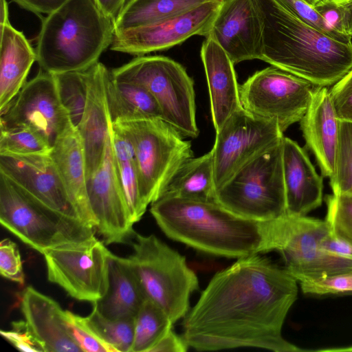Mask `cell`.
Here are the masks:
<instances>
[{"label": "cell", "instance_id": "obj_44", "mask_svg": "<svg viewBox=\"0 0 352 352\" xmlns=\"http://www.w3.org/2000/svg\"><path fill=\"white\" fill-rule=\"evenodd\" d=\"M322 247L331 254L352 261V245L331 232L323 239Z\"/></svg>", "mask_w": 352, "mask_h": 352}, {"label": "cell", "instance_id": "obj_17", "mask_svg": "<svg viewBox=\"0 0 352 352\" xmlns=\"http://www.w3.org/2000/svg\"><path fill=\"white\" fill-rule=\"evenodd\" d=\"M0 173L50 209L82 221L50 154H0Z\"/></svg>", "mask_w": 352, "mask_h": 352}, {"label": "cell", "instance_id": "obj_36", "mask_svg": "<svg viewBox=\"0 0 352 352\" xmlns=\"http://www.w3.org/2000/svg\"><path fill=\"white\" fill-rule=\"evenodd\" d=\"M325 221L331 232L352 245V195H327Z\"/></svg>", "mask_w": 352, "mask_h": 352}, {"label": "cell", "instance_id": "obj_2", "mask_svg": "<svg viewBox=\"0 0 352 352\" xmlns=\"http://www.w3.org/2000/svg\"><path fill=\"white\" fill-rule=\"evenodd\" d=\"M151 204V214L168 238L199 251L238 259L276 250L277 219L251 220L214 201L166 195Z\"/></svg>", "mask_w": 352, "mask_h": 352}, {"label": "cell", "instance_id": "obj_32", "mask_svg": "<svg viewBox=\"0 0 352 352\" xmlns=\"http://www.w3.org/2000/svg\"><path fill=\"white\" fill-rule=\"evenodd\" d=\"M89 69L53 74L60 102L76 129L87 103Z\"/></svg>", "mask_w": 352, "mask_h": 352}, {"label": "cell", "instance_id": "obj_40", "mask_svg": "<svg viewBox=\"0 0 352 352\" xmlns=\"http://www.w3.org/2000/svg\"><path fill=\"white\" fill-rule=\"evenodd\" d=\"M0 273L6 278L24 285L21 254L16 243L9 239L2 240L0 243Z\"/></svg>", "mask_w": 352, "mask_h": 352}, {"label": "cell", "instance_id": "obj_13", "mask_svg": "<svg viewBox=\"0 0 352 352\" xmlns=\"http://www.w3.org/2000/svg\"><path fill=\"white\" fill-rule=\"evenodd\" d=\"M283 138L276 121L255 116L243 107L235 111L216 131L211 149L216 190L243 165Z\"/></svg>", "mask_w": 352, "mask_h": 352}, {"label": "cell", "instance_id": "obj_14", "mask_svg": "<svg viewBox=\"0 0 352 352\" xmlns=\"http://www.w3.org/2000/svg\"><path fill=\"white\" fill-rule=\"evenodd\" d=\"M14 126L38 131L52 146L73 126L59 98L53 74L40 69L0 114V127Z\"/></svg>", "mask_w": 352, "mask_h": 352}, {"label": "cell", "instance_id": "obj_39", "mask_svg": "<svg viewBox=\"0 0 352 352\" xmlns=\"http://www.w3.org/2000/svg\"><path fill=\"white\" fill-rule=\"evenodd\" d=\"M298 19L314 29L340 42L352 44L351 38L334 31L316 11L314 6L305 0H276Z\"/></svg>", "mask_w": 352, "mask_h": 352}, {"label": "cell", "instance_id": "obj_20", "mask_svg": "<svg viewBox=\"0 0 352 352\" xmlns=\"http://www.w3.org/2000/svg\"><path fill=\"white\" fill-rule=\"evenodd\" d=\"M283 173L287 214L305 216L321 206L322 176L318 174L305 150L286 137L283 140Z\"/></svg>", "mask_w": 352, "mask_h": 352}, {"label": "cell", "instance_id": "obj_10", "mask_svg": "<svg viewBox=\"0 0 352 352\" xmlns=\"http://www.w3.org/2000/svg\"><path fill=\"white\" fill-rule=\"evenodd\" d=\"M42 254L49 281L72 298L93 303L106 294L111 252L94 235L47 249Z\"/></svg>", "mask_w": 352, "mask_h": 352}, {"label": "cell", "instance_id": "obj_34", "mask_svg": "<svg viewBox=\"0 0 352 352\" xmlns=\"http://www.w3.org/2000/svg\"><path fill=\"white\" fill-rule=\"evenodd\" d=\"M0 154H50L52 150L50 142L30 127H0Z\"/></svg>", "mask_w": 352, "mask_h": 352}, {"label": "cell", "instance_id": "obj_48", "mask_svg": "<svg viewBox=\"0 0 352 352\" xmlns=\"http://www.w3.org/2000/svg\"><path fill=\"white\" fill-rule=\"evenodd\" d=\"M0 5V25H3L9 22L8 4L6 0H1Z\"/></svg>", "mask_w": 352, "mask_h": 352}, {"label": "cell", "instance_id": "obj_37", "mask_svg": "<svg viewBox=\"0 0 352 352\" xmlns=\"http://www.w3.org/2000/svg\"><path fill=\"white\" fill-rule=\"evenodd\" d=\"M305 294L314 296L352 294V270L298 283Z\"/></svg>", "mask_w": 352, "mask_h": 352}, {"label": "cell", "instance_id": "obj_24", "mask_svg": "<svg viewBox=\"0 0 352 352\" xmlns=\"http://www.w3.org/2000/svg\"><path fill=\"white\" fill-rule=\"evenodd\" d=\"M50 155L80 219L85 224L96 230L97 223L87 192L84 148L80 136L74 126L56 140Z\"/></svg>", "mask_w": 352, "mask_h": 352}, {"label": "cell", "instance_id": "obj_29", "mask_svg": "<svg viewBox=\"0 0 352 352\" xmlns=\"http://www.w3.org/2000/svg\"><path fill=\"white\" fill-rule=\"evenodd\" d=\"M113 158L125 201L133 223L140 220L148 205L140 188L134 149L125 133L111 123Z\"/></svg>", "mask_w": 352, "mask_h": 352}, {"label": "cell", "instance_id": "obj_19", "mask_svg": "<svg viewBox=\"0 0 352 352\" xmlns=\"http://www.w3.org/2000/svg\"><path fill=\"white\" fill-rule=\"evenodd\" d=\"M109 73V70L99 61L90 67L87 103L76 129L84 148L87 179L102 162L111 126L106 94Z\"/></svg>", "mask_w": 352, "mask_h": 352}, {"label": "cell", "instance_id": "obj_26", "mask_svg": "<svg viewBox=\"0 0 352 352\" xmlns=\"http://www.w3.org/2000/svg\"><path fill=\"white\" fill-rule=\"evenodd\" d=\"M146 299L129 258L111 253L108 290L93 306L110 319H133Z\"/></svg>", "mask_w": 352, "mask_h": 352}, {"label": "cell", "instance_id": "obj_49", "mask_svg": "<svg viewBox=\"0 0 352 352\" xmlns=\"http://www.w3.org/2000/svg\"><path fill=\"white\" fill-rule=\"evenodd\" d=\"M342 1L346 9L349 30L351 35L352 36V0Z\"/></svg>", "mask_w": 352, "mask_h": 352}, {"label": "cell", "instance_id": "obj_46", "mask_svg": "<svg viewBox=\"0 0 352 352\" xmlns=\"http://www.w3.org/2000/svg\"><path fill=\"white\" fill-rule=\"evenodd\" d=\"M21 8L36 14H50L68 0H12Z\"/></svg>", "mask_w": 352, "mask_h": 352}, {"label": "cell", "instance_id": "obj_3", "mask_svg": "<svg viewBox=\"0 0 352 352\" xmlns=\"http://www.w3.org/2000/svg\"><path fill=\"white\" fill-rule=\"evenodd\" d=\"M263 28L261 60L317 87L333 85L352 69V44L298 19L276 0H254Z\"/></svg>", "mask_w": 352, "mask_h": 352}, {"label": "cell", "instance_id": "obj_45", "mask_svg": "<svg viewBox=\"0 0 352 352\" xmlns=\"http://www.w3.org/2000/svg\"><path fill=\"white\" fill-rule=\"evenodd\" d=\"M188 347L182 336L177 335L171 329L151 349V352H186Z\"/></svg>", "mask_w": 352, "mask_h": 352}, {"label": "cell", "instance_id": "obj_9", "mask_svg": "<svg viewBox=\"0 0 352 352\" xmlns=\"http://www.w3.org/2000/svg\"><path fill=\"white\" fill-rule=\"evenodd\" d=\"M132 143L140 188L147 205L156 200L178 168L193 157L191 143L160 118L118 121Z\"/></svg>", "mask_w": 352, "mask_h": 352}, {"label": "cell", "instance_id": "obj_35", "mask_svg": "<svg viewBox=\"0 0 352 352\" xmlns=\"http://www.w3.org/2000/svg\"><path fill=\"white\" fill-rule=\"evenodd\" d=\"M329 179L333 194L352 195V122L340 120L334 170Z\"/></svg>", "mask_w": 352, "mask_h": 352}, {"label": "cell", "instance_id": "obj_1", "mask_svg": "<svg viewBox=\"0 0 352 352\" xmlns=\"http://www.w3.org/2000/svg\"><path fill=\"white\" fill-rule=\"evenodd\" d=\"M298 283L285 267L260 254L239 258L211 278L184 317L182 336L199 351L240 347L303 351L282 333L298 298Z\"/></svg>", "mask_w": 352, "mask_h": 352}, {"label": "cell", "instance_id": "obj_41", "mask_svg": "<svg viewBox=\"0 0 352 352\" xmlns=\"http://www.w3.org/2000/svg\"><path fill=\"white\" fill-rule=\"evenodd\" d=\"M314 8L334 31L352 38L346 9L342 0H320Z\"/></svg>", "mask_w": 352, "mask_h": 352}, {"label": "cell", "instance_id": "obj_50", "mask_svg": "<svg viewBox=\"0 0 352 352\" xmlns=\"http://www.w3.org/2000/svg\"><path fill=\"white\" fill-rule=\"evenodd\" d=\"M306 2H307L311 6L316 5L318 2H319L320 0H305Z\"/></svg>", "mask_w": 352, "mask_h": 352}, {"label": "cell", "instance_id": "obj_22", "mask_svg": "<svg viewBox=\"0 0 352 352\" xmlns=\"http://www.w3.org/2000/svg\"><path fill=\"white\" fill-rule=\"evenodd\" d=\"M208 82L210 109L215 131L237 110L242 108L239 85L234 65L224 50L210 36L201 49Z\"/></svg>", "mask_w": 352, "mask_h": 352}, {"label": "cell", "instance_id": "obj_18", "mask_svg": "<svg viewBox=\"0 0 352 352\" xmlns=\"http://www.w3.org/2000/svg\"><path fill=\"white\" fill-rule=\"evenodd\" d=\"M207 36L224 50L234 65L261 60L263 28L254 0H223Z\"/></svg>", "mask_w": 352, "mask_h": 352}, {"label": "cell", "instance_id": "obj_4", "mask_svg": "<svg viewBox=\"0 0 352 352\" xmlns=\"http://www.w3.org/2000/svg\"><path fill=\"white\" fill-rule=\"evenodd\" d=\"M114 36L113 22L94 0H68L43 18L36 62L52 74L87 69L98 62Z\"/></svg>", "mask_w": 352, "mask_h": 352}, {"label": "cell", "instance_id": "obj_5", "mask_svg": "<svg viewBox=\"0 0 352 352\" xmlns=\"http://www.w3.org/2000/svg\"><path fill=\"white\" fill-rule=\"evenodd\" d=\"M129 258L146 299L161 307L174 324L189 311L198 278L184 256L153 234H135Z\"/></svg>", "mask_w": 352, "mask_h": 352}, {"label": "cell", "instance_id": "obj_7", "mask_svg": "<svg viewBox=\"0 0 352 352\" xmlns=\"http://www.w3.org/2000/svg\"><path fill=\"white\" fill-rule=\"evenodd\" d=\"M116 79L146 88L157 101L162 120L184 138H197L194 82L182 65L162 56H139L110 71Z\"/></svg>", "mask_w": 352, "mask_h": 352}, {"label": "cell", "instance_id": "obj_16", "mask_svg": "<svg viewBox=\"0 0 352 352\" xmlns=\"http://www.w3.org/2000/svg\"><path fill=\"white\" fill-rule=\"evenodd\" d=\"M87 187L90 206L97 223L96 230L104 243H121L129 240L134 234V223L114 162L111 129L102 162L87 179Z\"/></svg>", "mask_w": 352, "mask_h": 352}, {"label": "cell", "instance_id": "obj_38", "mask_svg": "<svg viewBox=\"0 0 352 352\" xmlns=\"http://www.w3.org/2000/svg\"><path fill=\"white\" fill-rule=\"evenodd\" d=\"M67 328L82 351L116 352L114 348L101 339L87 324L85 318L65 310Z\"/></svg>", "mask_w": 352, "mask_h": 352}, {"label": "cell", "instance_id": "obj_11", "mask_svg": "<svg viewBox=\"0 0 352 352\" xmlns=\"http://www.w3.org/2000/svg\"><path fill=\"white\" fill-rule=\"evenodd\" d=\"M317 86L272 65L239 85L242 107L252 115L277 122L282 132L300 122Z\"/></svg>", "mask_w": 352, "mask_h": 352}, {"label": "cell", "instance_id": "obj_15", "mask_svg": "<svg viewBox=\"0 0 352 352\" xmlns=\"http://www.w3.org/2000/svg\"><path fill=\"white\" fill-rule=\"evenodd\" d=\"M223 0H211L179 15L115 34L110 50L131 55L165 50L190 37H206Z\"/></svg>", "mask_w": 352, "mask_h": 352}, {"label": "cell", "instance_id": "obj_47", "mask_svg": "<svg viewBox=\"0 0 352 352\" xmlns=\"http://www.w3.org/2000/svg\"><path fill=\"white\" fill-rule=\"evenodd\" d=\"M129 0H94L100 10L111 21H115Z\"/></svg>", "mask_w": 352, "mask_h": 352}, {"label": "cell", "instance_id": "obj_28", "mask_svg": "<svg viewBox=\"0 0 352 352\" xmlns=\"http://www.w3.org/2000/svg\"><path fill=\"white\" fill-rule=\"evenodd\" d=\"M216 195L213 159L210 150L201 156L192 157L184 162L160 196L216 201Z\"/></svg>", "mask_w": 352, "mask_h": 352}, {"label": "cell", "instance_id": "obj_30", "mask_svg": "<svg viewBox=\"0 0 352 352\" xmlns=\"http://www.w3.org/2000/svg\"><path fill=\"white\" fill-rule=\"evenodd\" d=\"M211 0H129L113 22L115 34L179 15Z\"/></svg>", "mask_w": 352, "mask_h": 352}, {"label": "cell", "instance_id": "obj_25", "mask_svg": "<svg viewBox=\"0 0 352 352\" xmlns=\"http://www.w3.org/2000/svg\"><path fill=\"white\" fill-rule=\"evenodd\" d=\"M0 114L25 84L36 54L23 33L8 22L0 25Z\"/></svg>", "mask_w": 352, "mask_h": 352}, {"label": "cell", "instance_id": "obj_43", "mask_svg": "<svg viewBox=\"0 0 352 352\" xmlns=\"http://www.w3.org/2000/svg\"><path fill=\"white\" fill-rule=\"evenodd\" d=\"M0 333L17 350L24 352H45V350L30 329L26 321H14L12 329L1 330Z\"/></svg>", "mask_w": 352, "mask_h": 352}, {"label": "cell", "instance_id": "obj_31", "mask_svg": "<svg viewBox=\"0 0 352 352\" xmlns=\"http://www.w3.org/2000/svg\"><path fill=\"white\" fill-rule=\"evenodd\" d=\"M173 324L161 307L146 299L135 317L134 338L131 352H151L172 329Z\"/></svg>", "mask_w": 352, "mask_h": 352}, {"label": "cell", "instance_id": "obj_8", "mask_svg": "<svg viewBox=\"0 0 352 352\" xmlns=\"http://www.w3.org/2000/svg\"><path fill=\"white\" fill-rule=\"evenodd\" d=\"M0 222L41 254L63 243L90 238L96 231L43 205L1 173Z\"/></svg>", "mask_w": 352, "mask_h": 352}, {"label": "cell", "instance_id": "obj_6", "mask_svg": "<svg viewBox=\"0 0 352 352\" xmlns=\"http://www.w3.org/2000/svg\"><path fill=\"white\" fill-rule=\"evenodd\" d=\"M216 201L254 221H269L285 215L283 140L239 169L217 191Z\"/></svg>", "mask_w": 352, "mask_h": 352}, {"label": "cell", "instance_id": "obj_12", "mask_svg": "<svg viewBox=\"0 0 352 352\" xmlns=\"http://www.w3.org/2000/svg\"><path fill=\"white\" fill-rule=\"evenodd\" d=\"M276 250L285 270L299 283L352 270V261L330 254L322 241L330 232L325 220L286 214L278 219Z\"/></svg>", "mask_w": 352, "mask_h": 352}, {"label": "cell", "instance_id": "obj_42", "mask_svg": "<svg viewBox=\"0 0 352 352\" xmlns=\"http://www.w3.org/2000/svg\"><path fill=\"white\" fill-rule=\"evenodd\" d=\"M329 95L338 119L352 122V69L331 87Z\"/></svg>", "mask_w": 352, "mask_h": 352}, {"label": "cell", "instance_id": "obj_21", "mask_svg": "<svg viewBox=\"0 0 352 352\" xmlns=\"http://www.w3.org/2000/svg\"><path fill=\"white\" fill-rule=\"evenodd\" d=\"M307 148L314 155L322 176L333 173L340 135L338 119L327 87H317L307 111L300 121Z\"/></svg>", "mask_w": 352, "mask_h": 352}, {"label": "cell", "instance_id": "obj_23", "mask_svg": "<svg viewBox=\"0 0 352 352\" xmlns=\"http://www.w3.org/2000/svg\"><path fill=\"white\" fill-rule=\"evenodd\" d=\"M21 309L45 352L82 351L67 328L65 310L54 300L29 286L22 294Z\"/></svg>", "mask_w": 352, "mask_h": 352}, {"label": "cell", "instance_id": "obj_33", "mask_svg": "<svg viewBox=\"0 0 352 352\" xmlns=\"http://www.w3.org/2000/svg\"><path fill=\"white\" fill-rule=\"evenodd\" d=\"M85 318L96 333L116 352L131 351L135 318L110 319L102 315L94 306L90 314Z\"/></svg>", "mask_w": 352, "mask_h": 352}, {"label": "cell", "instance_id": "obj_27", "mask_svg": "<svg viewBox=\"0 0 352 352\" xmlns=\"http://www.w3.org/2000/svg\"><path fill=\"white\" fill-rule=\"evenodd\" d=\"M106 94L111 123L162 119L157 101L146 88L133 82L114 78L110 70L106 81Z\"/></svg>", "mask_w": 352, "mask_h": 352}]
</instances>
